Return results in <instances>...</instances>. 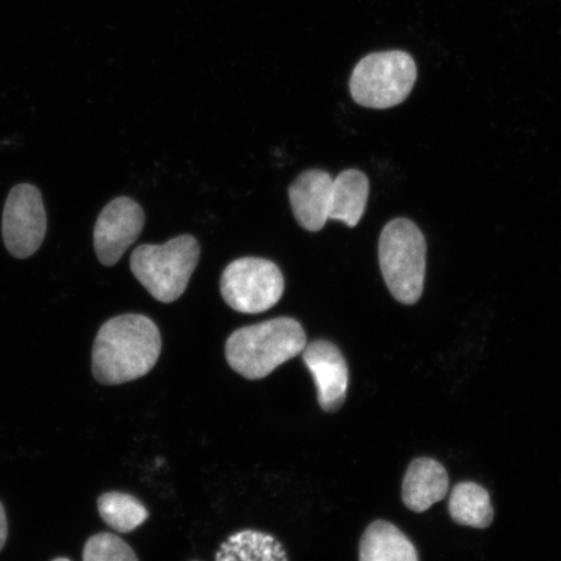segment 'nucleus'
Here are the masks:
<instances>
[{"instance_id": "15", "label": "nucleus", "mask_w": 561, "mask_h": 561, "mask_svg": "<svg viewBox=\"0 0 561 561\" xmlns=\"http://www.w3.org/2000/svg\"><path fill=\"white\" fill-rule=\"evenodd\" d=\"M448 512L456 524L477 529H486L494 520L486 489L474 482H460L453 489Z\"/></svg>"}, {"instance_id": "2", "label": "nucleus", "mask_w": 561, "mask_h": 561, "mask_svg": "<svg viewBox=\"0 0 561 561\" xmlns=\"http://www.w3.org/2000/svg\"><path fill=\"white\" fill-rule=\"evenodd\" d=\"M307 335L297 320L277 318L238 329L227 341L231 369L248 380H261L301 354Z\"/></svg>"}, {"instance_id": "12", "label": "nucleus", "mask_w": 561, "mask_h": 561, "mask_svg": "<svg viewBox=\"0 0 561 561\" xmlns=\"http://www.w3.org/2000/svg\"><path fill=\"white\" fill-rule=\"evenodd\" d=\"M359 560L419 561V556L415 546L396 525L378 520L362 537Z\"/></svg>"}, {"instance_id": "18", "label": "nucleus", "mask_w": 561, "mask_h": 561, "mask_svg": "<svg viewBox=\"0 0 561 561\" xmlns=\"http://www.w3.org/2000/svg\"><path fill=\"white\" fill-rule=\"evenodd\" d=\"M9 538V523H7V515L2 502H0V551Z\"/></svg>"}, {"instance_id": "13", "label": "nucleus", "mask_w": 561, "mask_h": 561, "mask_svg": "<svg viewBox=\"0 0 561 561\" xmlns=\"http://www.w3.org/2000/svg\"><path fill=\"white\" fill-rule=\"evenodd\" d=\"M369 180L357 170L342 172L333 181V195L329 220L341 221L355 228L366 213Z\"/></svg>"}, {"instance_id": "5", "label": "nucleus", "mask_w": 561, "mask_h": 561, "mask_svg": "<svg viewBox=\"0 0 561 561\" xmlns=\"http://www.w3.org/2000/svg\"><path fill=\"white\" fill-rule=\"evenodd\" d=\"M416 80V61L409 53H374L363 58L354 68L350 79V93L363 107L386 110L403 103Z\"/></svg>"}, {"instance_id": "10", "label": "nucleus", "mask_w": 561, "mask_h": 561, "mask_svg": "<svg viewBox=\"0 0 561 561\" xmlns=\"http://www.w3.org/2000/svg\"><path fill=\"white\" fill-rule=\"evenodd\" d=\"M333 181L325 171L301 173L289 188L293 214L299 226L308 231L325 227L331 214Z\"/></svg>"}, {"instance_id": "16", "label": "nucleus", "mask_w": 561, "mask_h": 561, "mask_svg": "<svg viewBox=\"0 0 561 561\" xmlns=\"http://www.w3.org/2000/svg\"><path fill=\"white\" fill-rule=\"evenodd\" d=\"M98 511L110 528L121 533L136 530L150 516L149 510L137 497L117 491L101 495Z\"/></svg>"}, {"instance_id": "1", "label": "nucleus", "mask_w": 561, "mask_h": 561, "mask_svg": "<svg viewBox=\"0 0 561 561\" xmlns=\"http://www.w3.org/2000/svg\"><path fill=\"white\" fill-rule=\"evenodd\" d=\"M161 335L144 314H122L104 322L93 346V375L103 385L138 380L156 367Z\"/></svg>"}, {"instance_id": "17", "label": "nucleus", "mask_w": 561, "mask_h": 561, "mask_svg": "<svg viewBox=\"0 0 561 561\" xmlns=\"http://www.w3.org/2000/svg\"><path fill=\"white\" fill-rule=\"evenodd\" d=\"M82 561H138V558L121 537L112 533H100L88 539Z\"/></svg>"}, {"instance_id": "7", "label": "nucleus", "mask_w": 561, "mask_h": 561, "mask_svg": "<svg viewBox=\"0 0 561 561\" xmlns=\"http://www.w3.org/2000/svg\"><path fill=\"white\" fill-rule=\"evenodd\" d=\"M47 215L38 187L20 184L12 188L3 210L5 249L16 259H27L44 243Z\"/></svg>"}, {"instance_id": "8", "label": "nucleus", "mask_w": 561, "mask_h": 561, "mask_svg": "<svg viewBox=\"0 0 561 561\" xmlns=\"http://www.w3.org/2000/svg\"><path fill=\"white\" fill-rule=\"evenodd\" d=\"M145 227V214L138 203L121 196L108 203L98 217L94 248L105 266L121 262L126 250L138 240Z\"/></svg>"}, {"instance_id": "19", "label": "nucleus", "mask_w": 561, "mask_h": 561, "mask_svg": "<svg viewBox=\"0 0 561 561\" xmlns=\"http://www.w3.org/2000/svg\"><path fill=\"white\" fill-rule=\"evenodd\" d=\"M53 561H70V560L67 558H56Z\"/></svg>"}, {"instance_id": "3", "label": "nucleus", "mask_w": 561, "mask_h": 561, "mask_svg": "<svg viewBox=\"0 0 561 561\" xmlns=\"http://www.w3.org/2000/svg\"><path fill=\"white\" fill-rule=\"evenodd\" d=\"M201 248L193 236H180L165 244H142L133 252V275L161 304H172L185 293L198 265Z\"/></svg>"}, {"instance_id": "4", "label": "nucleus", "mask_w": 561, "mask_h": 561, "mask_svg": "<svg viewBox=\"0 0 561 561\" xmlns=\"http://www.w3.org/2000/svg\"><path fill=\"white\" fill-rule=\"evenodd\" d=\"M378 257L391 296L403 305H415L423 296L426 270V242L409 219L386 226L378 244Z\"/></svg>"}, {"instance_id": "11", "label": "nucleus", "mask_w": 561, "mask_h": 561, "mask_svg": "<svg viewBox=\"0 0 561 561\" xmlns=\"http://www.w3.org/2000/svg\"><path fill=\"white\" fill-rule=\"evenodd\" d=\"M448 485L450 481L440 462L431 458L413 460L403 480V503L407 508L421 514L445 500Z\"/></svg>"}, {"instance_id": "6", "label": "nucleus", "mask_w": 561, "mask_h": 561, "mask_svg": "<svg viewBox=\"0 0 561 561\" xmlns=\"http://www.w3.org/2000/svg\"><path fill=\"white\" fill-rule=\"evenodd\" d=\"M220 289L224 300L234 311L261 313L271 310L283 298L285 283L275 263L242 257L224 271Z\"/></svg>"}, {"instance_id": "14", "label": "nucleus", "mask_w": 561, "mask_h": 561, "mask_svg": "<svg viewBox=\"0 0 561 561\" xmlns=\"http://www.w3.org/2000/svg\"><path fill=\"white\" fill-rule=\"evenodd\" d=\"M215 561H289L283 543L257 530L234 533L216 552Z\"/></svg>"}, {"instance_id": "9", "label": "nucleus", "mask_w": 561, "mask_h": 561, "mask_svg": "<svg viewBox=\"0 0 561 561\" xmlns=\"http://www.w3.org/2000/svg\"><path fill=\"white\" fill-rule=\"evenodd\" d=\"M301 353L318 388L321 409L339 411L345 404L348 388V367L340 348L329 341H314Z\"/></svg>"}]
</instances>
